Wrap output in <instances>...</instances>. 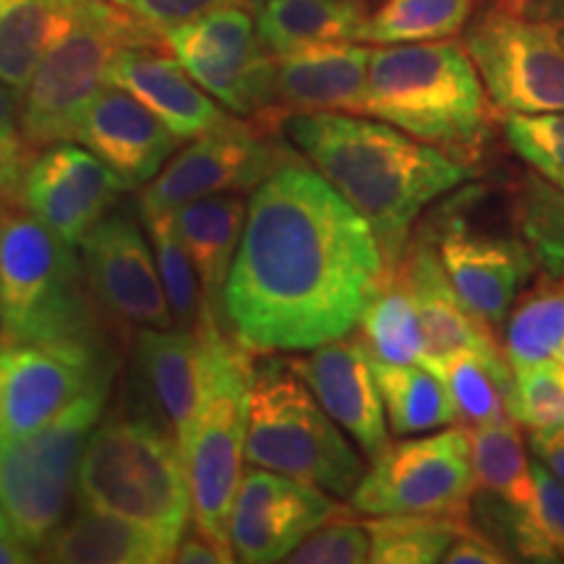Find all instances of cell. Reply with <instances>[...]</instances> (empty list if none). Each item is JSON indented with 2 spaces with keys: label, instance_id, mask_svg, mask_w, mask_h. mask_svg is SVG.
<instances>
[{
  "label": "cell",
  "instance_id": "obj_1",
  "mask_svg": "<svg viewBox=\"0 0 564 564\" xmlns=\"http://www.w3.org/2000/svg\"><path fill=\"white\" fill-rule=\"evenodd\" d=\"M382 278L371 225L312 162L288 158L251 194L223 322L251 352L314 350L358 327Z\"/></svg>",
  "mask_w": 564,
  "mask_h": 564
},
{
  "label": "cell",
  "instance_id": "obj_2",
  "mask_svg": "<svg viewBox=\"0 0 564 564\" xmlns=\"http://www.w3.org/2000/svg\"><path fill=\"white\" fill-rule=\"evenodd\" d=\"M288 139L373 228L384 272L403 257L421 212L460 188L474 171L440 147L352 112H299Z\"/></svg>",
  "mask_w": 564,
  "mask_h": 564
},
{
  "label": "cell",
  "instance_id": "obj_3",
  "mask_svg": "<svg viewBox=\"0 0 564 564\" xmlns=\"http://www.w3.org/2000/svg\"><path fill=\"white\" fill-rule=\"evenodd\" d=\"M364 116L468 162L489 137V102L463 42L453 37L371 51Z\"/></svg>",
  "mask_w": 564,
  "mask_h": 564
},
{
  "label": "cell",
  "instance_id": "obj_4",
  "mask_svg": "<svg viewBox=\"0 0 564 564\" xmlns=\"http://www.w3.org/2000/svg\"><path fill=\"white\" fill-rule=\"evenodd\" d=\"M79 505L97 507L150 531L167 562L194 523V499L186 457L175 436L129 408L97 423L84 447Z\"/></svg>",
  "mask_w": 564,
  "mask_h": 564
},
{
  "label": "cell",
  "instance_id": "obj_5",
  "mask_svg": "<svg viewBox=\"0 0 564 564\" xmlns=\"http://www.w3.org/2000/svg\"><path fill=\"white\" fill-rule=\"evenodd\" d=\"M0 337L118 343L74 246L26 209L6 207L0 223Z\"/></svg>",
  "mask_w": 564,
  "mask_h": 564
},
{
  "label": "cell",
  "instance_id": "obj_6",
  "mask_svg": "<svg viewBox=\"0 0 564 564\" xmlns=\"http://www.w3.org/2000/svg\"><path fill=\"white\" fill-rule=\"evenodd\" d=\"M246 460L257 468L350 497L366 474L364 457L316 400L293 358L253 361Z\"/></svg>",
  "mask_w": 564,
  "mask_h": 564
},
{
  "label": "cell",
  "instance_id": "obj_7",
  "mask_svg": "<svg viewBox=\"0 0 564 564\" xmlns=\"http://www.w3.org/2000/svg\"><path fill=\"white\" fill-rule=\"evenodd\" d=\"M144 45H165V34L131 9L89 0L47 47L21 95L19 126L24 144L37 152L61 141H76L84 112L110 84L116 55L123 47Z\"/></svg>",
  "mask_w": 564,
  "mask_h": 564
},
{
  "label": "cell",
  "instance_id": "obj_8",
  "mask_svg": "<svg viewBox=\"0 0 564 564\" xmlns=\"http://www.w3.org/2000/svg\"><path fill=\"white\" fill-rule=\"evenodd\" d=\"M196 329L207 340V390L183 444V457L192 486L194 523L223 552L232 554L230 512L241 486L253 361L251 350L225 335L220 322L207 312Z\"/></svg>",
  "mask_w": 564,
  "mask_h": 564
},
{
  "label": "cell",
  "instance_id": "obj_9",
  "mask_svg": "<svg viewBox=\"0 0 564 564\" xmlns=\"http://www.w3.org/2000/svg\"><path fill=\"white\" fill-rule=\"evenodd\" d=\"M108 394H84L40 432L0 440V510L34 554L68 518L84 447L102 419Z\"/></svg>",
  "mask_w": 564,
  "mask_h": 564
},
{
  "label": "cell",
  "instance_id": "obj_10",
  "mask_svg": "<svg viewBox=\"0 0 564 564\" xmlns=\"http://www.w3.org/2000/svg\"><path fill=\"white\" fill-rule=\"evenodd\" d=\"M118 352L110 345L0 337V440H19L95 390H110Z\"/></svg>",
  "mask_w": 564,
  "mask_h": 564
},
{
  "label": "cell",
  "instance_id": "obj_11",
  "mask_svg": "<svg viewBox=\"0 0 564 564\" xmlns=\"http://www.w3.org/2000/svg\"><path fill=\"white\" fill-rule=\"evenodd\" d=\"M476 494L468 429L457 423L421 440L398 442L373 457L350 507L377 514H444L470 518Z\"/></svg>",
  "mask_w": 564,
  "mask_h": 564
},
{
  "label": "cell",
  "instance_id": "obj_12",
  "mask_svg": "<svg viewBox=\"0 0 564 564\" xmlns=\"http://www.w3.org/2000/svg\"><path fill=\"white\" fill-rule=\"evenodd\" d=\"M165 45L188 76L243 118L280 126L274 105V55L259 40L246 6H228L165 32Z\"/></svg>",
  "mask_w": 564,
  "mask_h": 564
},
{
  "label": "cell",
  "instance_id": "obj_13",
  "mask_svg": "<svg viewBox=\"0 0 564 564\" xmlns=\"http://www.w3.org/2000/svg\"><path fill=\"white\" fill-rule=\"evenodd\" d=\"M463 45L494 110L564 112V47L546 26L497 0L465 30Z\"/></svg>",
  "mask_w": 564,
  "mask_h": 564
},
{
  "label": "cell",
  "instance_id": "obj_14",
  "mask_svg": "<svg viewBox=\"0 0 564 564\" xmlns=\"http://www.w3.org/2000/svg\"><path fill=\"white\" fill-rule=\"evenodd\" d=\"M79 249L91 299L121 340L139 329L173 327L154 251L129 209L105 215Z\"/></svg>",
  "mask_w": 564,
  "mask_h": 564
},
{
  "label": "cell",
  "instance_id": "obj_15",
  "mask_svg": "<svg viewBox=\"0 0 564 564\" xmlns=\"http://www.w3.org/2000/svg\"><path fill=\"white\" fill-rule=\"evenodd\" d=\"M285 160V150L274 144L267 126L238 121L183 147L158 178L147 183L137 207L167 215L202 196L251 192Z\"/></svg>",
  "mask_w": 564,
  "mask_h": 564
},
{
  "label": "cell",
  "instance_id": "obj_16",
  "mask_svg": "<svg viewBox=\"0 0 564 564\" xmlns=\"http://www.w3.org/2000/svg\"><path fill=\"white\" fill-rule=\"evenodd\" d=\"M345 512L319 486L253 465L232 502V554L246 564L282 562L308 533Z\"/></svg>",
  "mask_w": 564,
  "mask_h": 564
},
{
  "label": "cell",
  "instance_id": "obj_17",
  "mask_svg": "<svg viewBox=\"0 0 564 564\" xmlns=\"http://www.w3.org/2000/svg\"><path fill=\"white\" fill-rule=\"evenodd\" d=\"M207 340L199 329H139L126 408L186 444L207 390Z\"/></svg>",
  "mask_w": 564,
  "mask_h": 564
},
{
  "label": "cell",
  "instance_id": "obj_18",
  "mask_svg": "<svg viewBox=\"0 0 564 564\" xmlns=\"http://www.w3.org/2000/svg\"><path fill=\"white\" fill-rule=\"evenodd\" d=\"M123 192H129L123 181L95 152L61 141L32 158L21 186V207L76 249L116 209Z\"/></svg>",
  "mask_w": 564,
  "mask_h": 564
},
{
  "label": "cell",
  "instance_id": "obj_19",
  "mask_svg": "<svg viewBox=\"0 0 564 564\" xmlns=\"http://www.w3.org/2000/svg\"><path fill=\"white\" fill-rule=\"evenodd\" d=\"M442 267L470 314L491 333L502 327L531 280L535 262L528 246L449 223L436 241Z\"/></svg>",
  "mask_w": 564,
  "mask_h": 564
},
{
  "label": "cell",
  "instance_id": "obj_20",
  "mask_svg": "<svg viewBox=\"0 0 564 564\" xmlns=\"http://www.w3.org/2000/svg\"><path fill=\"white\" fill-rule=\"evenodd\" d=\"M293 364L312 387L319 405L345 434H350L369 460L390 447L382 392L373 377L369 350L358 335L324 343L308 358H293Z\"/></svg>",
  "mask_w": 564,
  "mask_h": 564
},
{
  "label": "cell",
  "instance_id": "obj_21",
  "mask_svg": "<svg viewBox=\"0 0 564 564\" xmlns=\"http://www.w3.org/2000/svg\"><path fill=\"white\" fill-rule=\"evenodd\" d=\"M76 141L95 152L126 188H139L158 178L181 139L131 91L108 84L84 112Z\"/></svg>",
  "mask_w": 564,
  "mask_h": 564
},
{
  "label": "cell",
  "instance_id": "obj_22",
  "mask_svg": "<svg viewBox=\"0 0 564 564\" xmlns=\"http://www.w3.org/2000/svg\"><path fill=\"white\" fill-rule=\"evenodd\" d=\"M371 51L364 42H327L274 55V105L280 121L299 112L364 116Z\"/></svg>",
  "mask_w": 564,
  "mask_h": 564
},
{
  "label": "cell",
  "instance_id": "obj_23",
  "mask_svg": "<svg viewBox=\"0 0 564 564\" xmlns=\"http://www.w3.org/2000/svg\"><path fill=\"white\" fill-rule=\"evenodd\" d=\"M165 45L123 47L110 66V84L131 91L181 141L236 126Z\"/></svg>",
  "mask_w": 564,
  "mask_h": 564
},
{
  "label": "cell",
  "instance_id": "obj_24",
  "mask_svg": "<svg viewBox=\"0 0 564 564\" xmlns=\"http://www.w3.org/2000/svg\"><path fill=\"white\" fill-rule=\"evenodd\" d=\"M390 272L405 282L419 312L423 340H426V358L432 366L444 358L465 350H494L502 348L489 327H484L474 314L465 308L460 295L444 272L436 241L426 236L408 241L400 262ZM387 274V272H384Z\"/></svg>",
  "mask_w": 564,
  "mask_h": 564
},
{
  "label": "cell",
  "instance_id": "obj_25",
  "mask_svg": "<svg viewBox=\"0 0 564 564\" xmlns=\"http://www.w3.org/2000/svg\"><path fill=\"white\" fill-rule=\"evenodd\" d=\"M246 209L249 204L238 194H215L171 212L175 230L199 274L204 312L217 322H223V295L243 236Z\"/></svg>",
  "mask_w": 564,
  "mask_h": 564
},
{
  "label": "cell",
  "instance_id": "obj_26",
  "mask_svg": "<svg viewBox=\"0 0 564 564\" xmlns=\"http://www.w3.org/2000/svg\"><path fill=\"white\" fill-rule=\"evenodd\" d=\"M37 560L58 564H158L165 549L150 531L118 514L79 505L37 552Z\"/></svg>",
  "mask_w": 564,
  "mask_h": 564
},
{
  "label": "cell",
  "instance_id": "obj_27",
  "mask_svg": "<svg viewBox=\"0 0 564 564\" xmlns=\"http://www.w3.org/2000/svg\"><path fill=\"white\" fill-rule=\"evenodd\" d=\"M366 0H259L257 32L272 55L327 42H358Z\"/></svg>",
  "mask_w": 564,
  "mask_h": 564
},
{
  "label": "cell",
  "instance_id": "obj_28",
  "mask_svg": "<svg viewBox=\"0 0 564 564\" xmlns=\"http://www.w3.org/2000/svg\"><path fill=\"white\" fill-rule=\"evenodd\" d=\"M89 0H0V82L21 97L47 47Z\"/></svg>",
  "mask_w": 564,
  "mask_h": 564
},
{
  "label": "cell",
  "instance_id": "obj_29",
  "mask_svg": "<svg viewBox=\"0 0 564 564\" xmlns=\"http://www.w3.org/2000/svg\"><path fill=\"white\" fill-rule=\"evenodd\" d=\"M429 369L442 377L463 426L512 419L514 371L502 348L455 352Z\"/></svg>",
  "mask_w": 564,
  "mask_h": 564
},
{
  "label": "cell",
  "instance_id": "obj_30",
  "mask_svg": "<svg viewBox=\"0 0 564 564\" xmlns=\"http://www.w3.org/2000/svg\"><path fill=\"white\" fill-rule=\"evenodd\" d=\"M373 361V358H371ZM379 392L390 432L398 436L426 434L455 426L457 411L442 377L426 364H379L373 361Z\"/></svg>",
  "mask_w": 564,
  "mask_h": 564
},
{
  "label": "cell",
  "instance_id": "obj_31",
  "mask_svg": "<svg viewBox=\"0 0 564 564\" xmlns=\"http://www.w3.org/2000/svg\"><path fill=\"white\" fill-rule=\"evenodd\" d=\"M358 340L379 364H423L426 340L413 295L394 272H387L358 319Z\"/></svg>",
  "mask_w": 564,
  "mask_h": 564
},
{
  "label": "cell",
  "instance_id": "obj_32",
  "mask_svg": "<svg viewBox=\"0 0 564 564\" xmlns=\"http://www.w3.org/2000/svg\"><path fill=\"white\" fill-rule=\"evenodd\" d=\"M470 440L476 491L525 510L533 497V468L514 419L465 426Z\"/></svg>",
  "mask_w": 564,
  "mask_h": 564
},
{
  "label": "cell",
  "instance_id": "obj_33",
  "mask_svg": "<svg viewBox=\"0 0 564 564\" xmlns=\"http://www.w3.org/2000/svg\"><path fill=\"white\" fill-rule=\"evenodd\" d=\"M502 350L510 366L564 361V280L549 278L514 301Z\"/></svg>",
  "mask_w": 564,
  "mask_h": 564
},
{
  "label": "cell",
  "instance_id": "obj_34",
  "mask_svg": "<svg viewBox=\"0 0 564 564\" xmlns=\"http://www.w3.org/2000/svg\"><path fill=\"white\" fill-rule=\"evenodd\" d=\"M474 11L476 0H379L358 42L382 47L447 40L468 26Z\"/></svg>",
  "mask_w": 564,
  "mask_h": 564
},
{
  "label": "cell",
  "instance_id": "obj_35",
  "mask_svg": "<svg viewBox=\"0 0 564 564\" xmlns=\"http://www.w3.org/2000/svg\"><path fill=\"white\" fill-rule=\"evenodd\" d=\"M371 531L373 564H434L468 525V518L444 514H377L366 520Z\"/></svg>",
  "mask_w": 564,
  "mask_h": 564
},
{
  "label": "cell",
  "instance_id": "obj_36",
  "mask_svg": "<svg viewBox=\"0 0 564 564\" xmlns=\"http://www.w3.org/2000/svg\"><path fill=\"white\" fill-rule=\"evenodd\" d=\"M512 212L535 267L546 278L564 280V192L541 175H525L514 186Z\"/></svg>",
  "mask_w": 564,
  "mask_h": 564
},
{
  "label": "cell",
  "instance_id": "obj_37",
  "mask_svg": "<svg viewBox=\"0 0 564 564\" xmlns=\"http://www.w3.org/2000/svg\"><path fill=\"white\" fill-rule=\"evenodd\" d=\"M139 217L144 220L147 232H150L154 262H158L162 288H165L173 324L178 329H196L204 312L199 274H196L192 257H188L186 246H183L178 230H175L171 212L160 215V212L139 209Z\"/></svg>",
  "mask_w": 564,
  "mask_h": 564
},
{
  "label": "cell",
  "instance_id": "obj_38",
  "mask_svg": "<svg viewBox=\"0 0 564 564\" xmlns=\"http://www.w3.org/2000/svg\"><path fill=\"white\" fill-rule=\"evenodd\" d=\"M507 144L535 175L564 192V112L502 116Z\"/></svg>",
  "mask_w": 564,
  "mask_h": 564
},
{
  "label": "cell",
  "instance_id": "obj_39",
  "mask_svg": "<svg viewBox=\"0 0 564 564\" xmlns=\"http://www.w3.org/2000/svg\"><path fill=\"white\" fill-rule=\"evenodd\" d=\"M512 419L531 429L564 426V361L512 366Z\"/></svg>",
  "mask_w": 564,
  "mask_h": 564
},
{
  "label": "cell",
  "instance_id": "obj_40",
  "mask_svg": "<svg viewBox=\"0 0 564 564\" xmlns=\"http://www.w3.org/2000/svg\"><path fill=\"white\" fill-rule=\"evenodd\" d=\"M533 497L525 507V523L539 562H564V484L539 457H531Z\"/></svg>",
  "mask_w": 564,
  "mask_h": 564
},
{
  "label": "cell",
  "instance_id": "obj_41",
  "mask_svg": "<svg viewBox=\"0 0 564 564\" xmlns=\"http://www.w3.org/2000/svg\"><path fill=\"white\" fill-rule=\"evenodd\" d=\"M291 564H366L371 562V531L366 520L345 514L329 520L306 535L291 554Z\"/></svg>",
  "mask_w": 564,
  "mask_h": 564
},
{
  "label": "cell",
  "instance_id": "obj_42",
  "mask_svg": "<svg viewBox=\"0 0 564 564\" xmlns=\"http://www.w3.org/2000/svg\"><path fill=\"white\" fill-rule=\"evenodd\" d=\"M253 0H133L131 11L141 21L154 26V30L165 34L173 26L186 24L212 13L217 9H228V6H249Z\"/></svg>",
  "mask_w": 564,
  "mask_h": 564
},
{
  "label": "cell",
  "instance_id": "obj_43",
  "mask_svg": "<svg viewBox=\"0 0 564 564\" xmlns=\"http://www.w3.org/2000/svg\"><path fill=\"white\" fill-rule=\"evenodd\" d=\"M447 564H505L510 556L502 552L497 541L489 539L478 525H465L460 535L447 549L444 560Z\"/></svg>",
  "mask_w": 564,
  "mask_h": 564
},
{
  "label": "cell",
  "instance_id": "obj_44",
  "mask_svg": "<svg viewBox=\"0 0 564 564\" xmlns=\"http://www.w3.org/2000/svg\"><path fill=\"white\" fill-rule=\"evenodd\" d=\"M30 162L32 150L24 141H0V202L21 204V186Z\"/></svg>",
  "mask_w": 564,
  "mask_h": 564
},
{
  "label": "cell",
  "instance_id": "obj_45",
  "mask_svg": "<svg viewBox=\"0 0 564 564\" xmlns=\"http://www.w3.org/2000/svg\"><path fill=\"white\" fill-rule=\"evenodd\" d=\"M171 562H178V564H220V562H225L228 564V562H236V556L223 552V549L217 546L199 525L192 523L188 525V531L183 533L178 546H175Z\"/></svg>",
  "mask_w": 564,
  "mask_h": 564
},
{
  "label": "cell",
  "instance_id": "obj_46",
  "mask_svg": "<svg viewBox=\"0 0 564 564\" xmlns=\"http://www.w3.org/2000/svg\"><path fill=\"white\" fill-rule=\"evenodd\" d=\"M507 9L518 11L520 17L546 26L564 47V0H499Z\"/></svg>",
  "mask_w": 564,
  "mask_h": 564
},
{
  "label": "cell",
  "instance_id": "obj_47",
  "mask_svg": "<svg viewBox=\"0 0 564 564\" xmlns=\"http://www.w3.org/2000/svg\"><path fill=\"white\" fill-rule=\"evenodd\" d=\"M531 453L564 484V426L531 429Z\"/></svg>",
  "mask_w": 564,
  "mask_h": 564
},
{
  "label": "cell",
  "instance_id": "obj_48",
  "mask_svg": "<svg viewBox=\"0 0 564 564\" xmlns=\"http://www.w3.org/2000/svg\"><path fill=\"white\" fill-rule=\"evenodd\" d=\"M19 95L9 84L0 82V141H24L19 126Z\"/></svg>",
  "mask_w": 564,
  "mask_h": 564
},
{
  "label": "cell",
  "instance_id": "obj_49",
  "mask_svg": "<svg viewBox=\"0 0 564 564\" xmlns=\"http://www.w3.org/2000/svg\"><path fill=\"white\" fill-rule=\"evenodd\" d=\"M32 560H37V554L19 539V533L13 528H0V564H24Z\"/></svg>",
  "mask_w": 564,
  "mask_h": 564
},
{
  "label": "cell",
  "instance_id": "obj_50",
  "mask_svg": "<svg viewBox=\"0 0 564 564\" xmlns=\"http://www.w3.org/2000/svg\"><path fill=\"white\" fill-rule=\"evenodd\" d=\"M108 3H112V6H121V9H131L133 0H108Z\"/></svg>",
  "mask_w": 564,
  "mask_h": 564
},
{
  "label": "cell",
  "instance_id": "obj_51",
  "mask_svg": "<svg viewBox=\"0 0 564 564\" xmlns=\"http://www.w3.org/2000/svg\"><path fill=\"white\" fill-rule=\"evenodd\" d=\"M0 528H13L11 520L3 514V510H0Z\"/></svg>",
  "mask_w": 564,
  "mask_h": 564
},
{
  "label": "cell",
  "instance_id": "obj_52",
  "mask_svg": "<svg viewBox=\"0 0 564 564\" xmlns=\"http://www.w3.org/2000/svg\"><path fill=\"white\" fill-rule=\"evenodd\" d=\"M3 212H6V204L0 202V223H3Z\"/></svg>",
  "mask_w": 564,
  "mask_h": 564
}]
</instances>
